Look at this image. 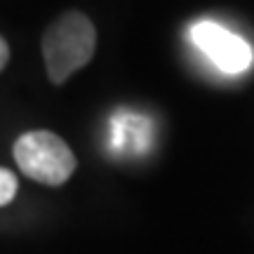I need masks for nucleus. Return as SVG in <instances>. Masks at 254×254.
Returning a JSON list of instances; mask_svg holds the SVG:
<instances>
[{
  "label": "nucleus",
  "instance_id": "f257e3e1",
  "mask_svg": "<svg viewBox=\"0 0 254 254\" xmlns=\"http://www.w3.org/2000/svg\"><path fill=\"white\" fill-rule=\"evenodd\" d=\"M97 47L94 24L82 12H66L55 19L43 38L47 75L55 85L68 80L73 73L92 59Z\"/></svg>",
  "mask_w": 254,
  "mask_h": 254
},
{
  "label": "nucleus",
  "instance_id": "f03ea898",
  "mask_svg": "<svg viewBox=\"0 0 254 254\" xmlns=\"http://www.w3.org/2000/svg\"><path fill=\"white\" fill-rule=\"evenodd\" d=\"M14 160L19 170L47 186H62L75 172V155L52 132L33 129L17 139L14 144Z\"/></svg>",
  "mask_w": 254,
  "mask_h": 254
},
{
  "label": "nucleus",
  "instance_id": "7ed1b4c3",
  "mask_svg": "<svg viewBox=\"0 0 254 254\" xmlns=\"http://www.w3.org/2000/svg\"><path fill=\"white\" fill-rule=\"evenodd\" d=\"M190 38L200 47V52L224 73H243L254 62L250 43L214 21H198L190 28Z\"/></svg>",
  "mask_w": 254,
  "mask_h": 254
},
{
  "label": "nucleus",
  "instance_id": "20e7f679",
  "mask_svg": "<svg viewBox=\"0 0 254 254\" xmlns=\"http://www.w3.org/2000/svg\"><path fill=\"white\" fill-rule=\"evenodd\" d=\"M14 195H17V177L9 172V170L0 167V205L12 202Z\"/></svg>",
  "mask_w": 254,
  "mask_h": 254
},
{
  "label": "nucleus",
  "instance_id": "39448f33",
  "mask_svg": "<svg viewBox=\"0 0 254 254\" xmlns=\"http://www.w3.org/2000/svg\"><path fill=\"white\" fill-rule=\"evenodd\" d=\"M7 59H9V50H7V43L0 38V71L5 68V64H7Z\"/></svg>",
  "mask_w": 254,
  "mask_h": 254
}]
</instances>
